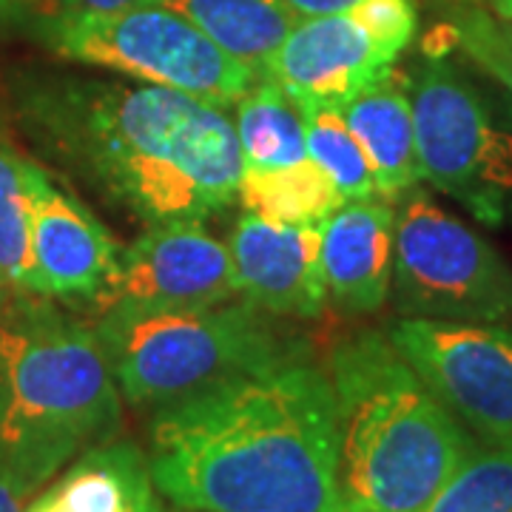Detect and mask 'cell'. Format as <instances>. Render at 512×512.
Segmentation results:
<instances>
[{
	"label": "cell",
	"instance_id": "cell-13",
	"mask_svg": "<svg viewBox=\"0 0 512 512\" xmlns=\"http://www.w3.org/2000/svg\"><path fill=\"white\" fill-rule=\"evenodd\" d=\"M225 245L245 302L271 316H322L328 288L319 256V225L276 222L245 211L234 222Z\"/></svg>",
	"mask_w": 512,
	"mask_h": 512
},
{
	"label": "cell",
	"instance_id": "cell-29",
	"mask_svg": "<svg viewBox=\"0 0 512 512\" xmlns=\"http://www.w3.org/2000/svg\"><path fill=\"white\" fill-rule=\"evenodd\" d=\"M476 6H481L484 12H490L495 18L512 20V0H476Z\"/></svg>",
	"mask_w": 512,
	"mask_h": 512
},
{
	"label": "cell",
	"instance_id": "cell-12",
	"mask_svg": "<svg viewBox=\"0 0 512 512\" xmlns=\"http://www.w3.org/2000/svg\"><path fill=\"white\" fill-rule=\"evenodd\" d=\"M123 245L69 191L57 188L46 168L32 165V222H29V296L86 299L109 285Z\"/></svg>",
	"mask_w": 512,
	"mask_h": 512
},
{
	"label": "cell",
	"instance_id": "cell-11",
	"mask_svg": "<svg viewBox=\"0 0 512 512\" xmlns=\"http://www.w3.org/2000/svg\"><path fill=\"white\" fill-rule=\"evenodd\" d=\"M404 49L402 40L382 35L350 6L345 12L299 20L265 60L259 77L274 80L296 103H328L342 109L393 72Z\"/></svg>",
	"mask_w": 512,
	"mask_h": 512
},
{
	"label": "cell",
	"instance_id": "cell-22",
	"mask_svg": "<svg viewBox=\"0 0 512 512\" xmlns=\"http://www.w3.org/2000/svg\"><path fill=\"white\" fill-rule=\"evenodd\" d=\"M421 512H512V439L478 447Z\"/></svg>",
	"mask_w": 512,
	"mask_h": 512
},
{
	"label": "cell",
	"instance_id": "cell-10",
	"mask_svg": "<svg viewBox=\"0 0 512 512\" xmlns=\"http://www.w3.org/2000/svg\"><path fill=\"white\" fill-rule=\"evenodd\" d=\"M228 299H239L228 245L205 228V220H171L148 225L123 245L120 265L92 308H188Z\"/></svg>",
	"mask_w": 512,
	"mask_h": 512
},
{
	"label": "cell",
	"instance_id": "cell-30",
	"mask_svg": "<svg viewBox=\"0 0 512 512\" xmlns=\"http://www.w3.org/2000/svg\"><path fill=\"white\" fill-rule=\"evenodd\" d=\"M6 299H9V293H6V288L0 285V316H3V311H6Z\"/></svg>",
	"mask_w": 512,
	"mask_h": 512
},
{
	"label": "cell",
	"instance_id": "cell-24",
	"mask_svg": "<svg viewBox=\"0 0 512 512\" xmlns=\"http://www.w3.org/2000/svg\"><path fill=\"white\" fill-rule=\"evenodd\" d=\"M66 12H123L140 6H165V0H60Z\"/></svg>",
	"mask_w": 512,
	"mask_h": 512
},
{
	"label": "cell",
	"instance_id": "cell-20",
	"mask_svg": "<svg viewBox=\"0 0 512 512\" xmlns=\"http://www.w3.org/2000/svg\"><path fill=\"white\" fill-rule=\"evenodd\" d=\"M32 165L18 143L0 128V285L9 296H29V222Z\"/></svg>",
	"mask_w": 512,
	"mask_h": 512
},
{
	"label": "cell",
	"instance_id": "cell-7",
	"mask_svg": "<svg viewBox=\"0 0 512 512\" xmlns=\"http://www.w3.org/2000/svg\"><path fill=\"white\" fill-rule=\"evenodd\" d=\"M37 32L63 60L191 94L220 109H234L259 77L171 6L123 12L60 9L40 20Z\"/></svg>",
	"mask_w": 512,
	"mask_h": 512
},
{
	"label": "cell",
	"instance_id": "cell-19",
	"mask_svg": "<svg viewBox=\"0 0 512 512\" xmlns=\"http://www.w3.org/2000/svg\"><path fill=\"white\" fill-rule=\"evenodd\" d=\"M237 200L245 211L268 220L319 225L345 202V197L319 165L302 160L285 168L242 171Z\"/></svg>",
	"mask_w": 512,
	"mask_h": 512
},
{
	"label": "cell",
	"instance_id": "cell-15",
	"mask_svg": "<svg viewBox=\"0 0 512 512\" xmlns=\"http://www.w3.org/2000/svg\"><path fill=\"white\" fill-rule=\"evenodd\" d=\"M342 117L365 151L379 185V197L396 202L404 191L421 183L416 120L410 100V80L402 72H387L342 106Z\"/></svg>",
	"mask_w": 512,
	"mask_h": 512
},
{
	"label": "cell",
	"instance_id": "cell-3",
	"mask_svg": "<svg viewBox=\"0 0 512 512\" xmlns=\"http://www.w3.org/2000/svg\"><path fill=\"white\" fill-rule=\"evenodd\" d=\"M345 512H421L478 450L387 333L362 330L330 350Z\"/></svg>",
	"mask_w": 512,
	"mask_h": 512
},
{
	"label": "cell",
	"instance_id": "cell-27",
	"mask_svg": "<svg viewBox=\"0 0 512 512\" xmlns=\"http://www.w3.org/2000/svg\"><path fill=\"white\" fill-rule=\"evenodd\" d=\"M46 0H0V20H15Z\"/></svg>",
	"mask_w": 512,
	"mask_h": 512
},
{
	"label": "cell",
	"instance_id": "cell-4",
	"mask_svg": "<svg viewBox=\"0 0 512 512\" xmlns=\"http://www.w3.org/2000/svg\"><path fill=\"white\" fill-rule=\"evenodd\" d=\"M123 424V396L97 333L43 296L0 316V467L32 498Z\"/></svg>",
	"mask_w": 512,
	"mask_h": 512
},
{
	"label": "cell",
	"instance_id": "cell-5",
	"mask_svg": "<svg viewBox=\"0 0 512 512\" xmlns=\"http://www.w3.org/2000/svg\"><path fill=\"white\" fill-rule=\"evenodd\" d=\"M92 328L120 396L154 410L239 373L308 356L271 313L242 296L188 308H111Z\"/></svg>",
	"mask_w": 512,
	"mask_h": 512
},
{
	"label": "cell",
	"instance_id": "cell-31",
	"mask_svg": "<svg viewBox=\"0 0 512 512\" xmlns=\"http://www.w3.org/2000/svg\"><path fill=\"white\" fill-rule=\"evenodd\" d=\"M180 512H191V510H180Z\"/></svg>",
	"mask_w": 512,
	"mask_h": 512
},
{
	"label": "cell",
	"instance_id": "cell-2",
	"mask_svg": "<svg viewBox=\"0 0 512 512\" xmlns=\"http://www.w3.org/2000/svg\"><path fill=\"white\" fill-rule=\"evenodd\" d=\"M32 146L140 225L208 220L237 202L242 154L220 106L151 83L49 74L15 89Z\"/></svg>",
	"mask_w": 512,
	"mask_h": 512
},
{
	"label": "cell",
	"instance_id": "cell-17",
	"mask_svg": "<svg viewBox=\"0 0 512 512\" xmlns=\"http://www.w3.org/2000/svg\"><path fill=\"white\" fill-rule=\"evenodd\" d=\"M256 74L299 23L288 0H165Z\"/></svg>",
	"mask_w": 512,
	"mask_h": 512
},
{
	"label": "cell",
	"instance_id": "cell-16",
	"mask_svg": "<svg viewBox=\"0 0 512 512\" xmlns=\"http://www.w3.org/2000/svg\"><path fill=\"white\" fill-rule=\"evenodd\" d=\"M154 487L148 456L131 441L111 439L77 456L26 512H131Z\"/></svg>",
	"mask_w": 512,
	"mask_h": 512
},
{
	"label": "cell",
	"instance_id": "cell-8",
	"mask_svg": "<svg viewBox=\"0 0 512 512\" xmlns=\"http://www.w3.org/2000/svg\"><path fill=\"white\" fill-rule=\"evenodd\" d=\"M390 296L407 319L512 322V265L484 234L413 185L393 202Z\"/></svg>",
	"mask_w": 512,
	"mask_h": 512
},
{
	"label": "cell",
	"instance_id": "cell-26",
	"mask_svg": "<svg viewBox=\"0 0 512 512\" xmlns=\"http://www.w3.org/2000/svg\"><path fill=\"white\" fill-rule=\"evenodd\" d=\"M26 495L20 493L15 478L0 467V512H26Z\"/></svg>",
	"mask_w": 512,
	"mask_h": 512
},
{
	"label": "cell",
	"instance_id": "cell-21",
	"mask_svg": "<svg viewBox=\"0 0 512 512\" xmlns=\"http://www.w3.org/2000/svg\"><path fill=\"white\" fill-rule=\"evenodd\" d=\"M296 103V100H293ZM305 123L308 157L328 174L339 194L348 200L379 197V185L365 151L342 117L339 106L328 103H296Z\"/></svg>",
	"mask_w": 512,
	"mask_h": 512
},
{
	"label": "cell",
	"instance_id": "cell-9",
	"mask_svg": "<svg viewBox=\"0 0 512 512\" xmlns=\"http://www.w3.org/2000/svg\"><path fill=\"white\" fill-rule=\"evenodd\" d=\"M390 342L476 439H512V328L402 316Z\"/></svg>",
	"mask_w": 512,
	"mask_h": 512
},
{
	"label": "cell",
	"instance_id": "cell-18",
	"mask_svg": "<svg viewBox=\"0 0 512 512\" xmlns=\"http://www.w3.org/2000/svg\"><path fill=\"white\" fill-rule=\"evenodd\" d=\"M234 109V128L245 171H268L311 160L305 146L302 111L274 80L256 77L254 86Z\"/></svg>",
	"mask_w": 512,
	"mask_h": 512
},
{
	"label": "cell",
	"instance_id": "cell-25",
	"mask_svg": "<svg viewBox=\"0 0 512 512\" xmlns=\"http://www.w3.org/2000/svg\"><path fill=\"white\" fill-rule=\"evenodd\" d=\"M359 0H288L293 12L299 18H316V15H330V12H345L356 6Z\"/></svg>",
	"mask_w": 512,
	"mask_h": 512
},
{
	"label": "cell",
	"instance_id": "cell-1",
	"mask_svg": "<svg viewBox=\"0 0 512 512\" xmlns=\"http://www.w3.org/2000/svg\"><path fill=\"white\" fill-rule=\"evenodd\" d=\"M146 456L180 510L345 512L333 384L308 356L157 407Z\"/></svg>",
	"mask_w": 512,
	"mask_h": 512
},
{
	"label": "cell",
	"instance_id": "cell-14",
	"mask_svg": "<svg viewBox=\"0 0 512 512\" xmlns=\"http://www.w3.org/2000/svg\"><path fill=\"white\" fill-rule=\"evenodd\" d=\"M396 208L384 197L342 202L319 222L328 302L348 316L382 311L393 279Z\"/></svg>",
	"mask_w": 512,
	"mask_h": 512
},
{
	"label": "cell",
	"instance_id": "cell-6",
	"mask_svg": "<svg viewBox=\"0 0 512 512\" xmlns=\"http://www.w3.org/2000/svg\"><path fill=\"white\" fill-rule=\"evenodd\" d=\"M407 80L421 180L487 228L512 225V94L439 52Z\"/></svg>",
	"mask_w": 512,
	"mask_h": 512
},
{
	"label": "cell",
	"instance_id": "cell-23",
	"mask_svg": "<svg viewBox=\"0 0 512 512\" xmlns=\"http://www.w3.org/2000/svg\"><path fill=\"white\" fill-rule=\"evenodd\" d=\"M444 35L470 66L512 94V20L495 18L481 6H464L444 26Z\"/></svg>",
	"mask_w": 512,
	"mask_h": 512
},
{
	"label": "cell",
	"instance_id": "cell-28",
	"mask_svg": "<svg viewBox=\"0 0 512 512\" xmlns=\"http://www.w3.org/2000/svg\"><path fill=\"white\" fill-rule=\"evenodd\" d=\"M131 512H165L163 501H160V493H157V487H148L146 493L140 495V501L134 504V510Z\"/></svg>",
	"mask_w": 512,
	"mask_h": 512
}]
</instances>
